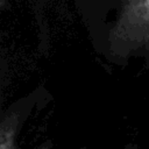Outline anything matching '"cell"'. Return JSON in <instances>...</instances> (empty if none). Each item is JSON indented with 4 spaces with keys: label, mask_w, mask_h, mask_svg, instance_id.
Wrapping results in <instances>:
<instances>
[{
    "label": "cell",
    "mask_w": 149,
    "mask_h": 149,
    "mask_svg": "<svg viewBox=\"0 0 149 149\" xmlns=\"http://www.w3.org/2000/svg\"><path fill=\"white\" fill-rule=\"evenodd\" d=\"M111 33L113 45L121 51L149 48V0H123Z\"/></svg>",
    "instance_id": "cell-1"
},
{
    "label": "cell",
    "mask_w": 149,
    "mask_h": 149,
    "mask_svg": "<svg viewBox=\"0 0 149 149\" xmlns=\"http://www.w3.org/2000/svg\"><path fill=\"white\" fill-rule=\"evenodd\" d=\"M17 115L9 113L5 115L0 125V149H16L15 136L17 132ZM38 149H51L49 146H42Z\"/></svg>",
    "instance_id": "cell-2"
}]
</instances>
